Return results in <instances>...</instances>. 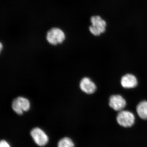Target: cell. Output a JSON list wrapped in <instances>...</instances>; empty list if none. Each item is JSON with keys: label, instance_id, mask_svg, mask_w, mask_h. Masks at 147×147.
Here are the masks:
<instances>
[{"label": "cell", "instance_id": "3957f363", "mask_svg": "<svg viewBox=\"0 0 147 147\" xmlns=\"http://www.w3.org/2000/svg\"><path fill=\"white\" fill-rule=\"evenodd\" d=\"M116 120L120 126L124 127H129L133 126L135 123V117L130 111L123 110L118 113Z\"/></svg>", "mask_w": 147, "mask_h": 147}, {"label": "cell", "instance_id": "8992f818", "mask_svg": "<svg viewBox=\"0 0 147 147\" xmlns=\"http://www.w3.org/2000/svg\"><path fill=\"white\" fill-rule=\"evenodd\" d=\"M109 105L110 108L119 112L125 108L126 100L120 95H113L110 98Z\"/></svg>", "mask_w": 147, "mask_h": 147}, {"label": "cell", "instance_id": "8fae6325", "mask_svg": "<svg viewBox=\"0 0 147 147\" xmlns=\"http://www.w3.org/2000/svg\"><path fill=\"white\" fill-rule=\"evenodd\" d=\"M0 147H11L9 144L4 140H2L0 142Z\"/></svg>", "mask_w": 147, "mask_h": 147}, {"label": "cell", "instance_id": "9c48e42d", "mask_svg": "<svg viewBox=\"0 0 147 147\" xmlns=\"http://www.w3.org/2000/svg\"><path fill=\"white\" fill-rule=\"evenodd\" d=\"M137 112L140 118L147 120V101L144 100L139 102L137 105Z\"/></svg>", "mask_w": 147, "mask_h": 147}, {"label": "cell", "instance_id": "5b68a950", "mask_svg": "<svg viewBox=\"0 0 147 147\" xmlns=\"http://www.w3.org/2000/svg\"><path fill=\"white\" fill-rule=\"evenodd\" d=\"M31 136L35 143L39 146H44L49 141V138L45 131L39 127H35L30 131Z\"/></svg>", "mask_w": 147, "mask_h": 147}, {"label": "cell", "instance_id": "ba28073f", "mask_svg": "<svg viewBox=\"0 0 147 147\" xmlns=\"http://www.w3.org/2000/svg\"><path fill=\"white\" fill-rule=\"evenodd\" d=\"M121 83L124 88H132L137 86V80L134 75L131 74H127L122 77Z\"/></svg>", "mask_w": 147, "mask_h": 147}, {"label": "cell", "instance_id": "7a4b0ae2", "mask_svg": "<svg viewBox=\"0 0 147 147\" xmlns=\"http://www.w3.org/2000/svg\"><path fill=\"white\" fill-rule=\"evenodd\" d=\"M46 40L51 45H56L61 44L65 40V35L62 30L57 28H53L47 32Z\"/></svg>", "mask_w": 147, "mask_h": 147}, {"label": "cell", "instance_id": "277c9868", "mask_svg": "<svg viewBox=\"0 0 147 147\" xmlns=\"http://www.w3.org/2000/svg\"><path fill=\"white\" fill-rule=\"evenodd\" d=\"M11 108L14 112L21 115L24 112H27L30 110V103L28 98L23 96H18L12 100Z\"/></svg>", "mask_w": 147, "mask_h": 147}, {"label": "cell", "instance_id": "6da1fadb", "mask_svg": "<svg viewBox=\"0 0 147 147\" xmlns=\"http://www.w3.org/2000/svg\"><path fill=\"white\" fill-rule=\"evenodd\" d=\"M90 21L92 25L89 27V30L92 34L98 36L105 32L107 23L100 16H92Z\"/></svg>", "mask_w": 147, "mask_h": 147}, {"label": "cell", "instance_id": "52a82bcc", "mask_svg": "<svg viewBox=\"0 0 147 147\" xmlns=\"http://www.w3.org/2000/svg\"><path fill=\"white\" fill-rule=\"evenodd\" d=\"M79 87L82 91L88 94L94 93L96 89L95 84L88 77H84L81 80Z\"/></svg>", "mask_w": 147, "mask_h": 147}, {"label": "cell", "instance_id": "30bf717a", "mask_svg": "<svg viewBox=\"0 0 147 147\" xmlns=\"http://www.w3.org/2000/svg\"><path fill=\"white\" fill-rule=\"evenodd\" d=\"M74 143L70 138L65 137L59 141L58 147H74Z\"/></svg>", "mask_w": 147, "mask_h": 147}, {"label": "cell", "instance_id": "7c38bea8", "mask_svg": "<svg viewBox=\"0 0 147 147\" xmlns=\"http://www.w3.org/2000/svg\"><path fill=\"white\" fill-rule=\"evenodd\" d=\"M2 45L1 42V50H2Z\"/></svg>", "mask_w": 147, "mask_h": 147}]
</instances>
